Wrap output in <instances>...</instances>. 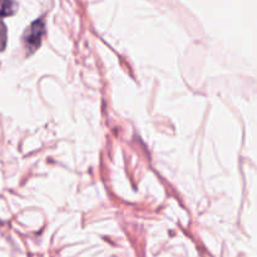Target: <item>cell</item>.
Instances as JSON below:
<instances>
[{"mask_svg": "<svg viewBox=\"0 0 257 257\" xmlns=\"http://www.w3.org/2000/svg\"><path fill=\"white\" fill-rule=\"evenodd\" d=\"M45 24L43 19H38L33 22L32 24L28 27V29L24 33V43L25 48L29 50V53H33L37 50V48L40 45V40H42L43 34H44Z\"/></svg>", "mask_w": 257, "mask_h": 257, "instance_id": "obj_1", "label": "cell"}, {"mask_svg": "<svg viewBox=\"0 0 257 257\" xmlns=\"http://www.w3.org/2000/svg\"><path fill=\"white\" fill-rule=\"evenodd\" d=\"M17 4L13 2H0V17L12 15L15 12Z\"/></svg>", "mask_w": 257, "mask_h": 257, "instance_id": "obj_2", "label": "cell"}, {"mask_svg": "<svg viewBox=\"0 0 257 257\" xmlns=\"http://www.w3.org/2000/svg\"><path fill=\"white\" fill-rule=\"evenodd\" d=\"M7 45V28H5L4 23L0 20V52Z\"/></svg>", "mask_w": 257, "mask_h": 257, "instance_id": "obj_3", "label": "cell"}]
</instances>
